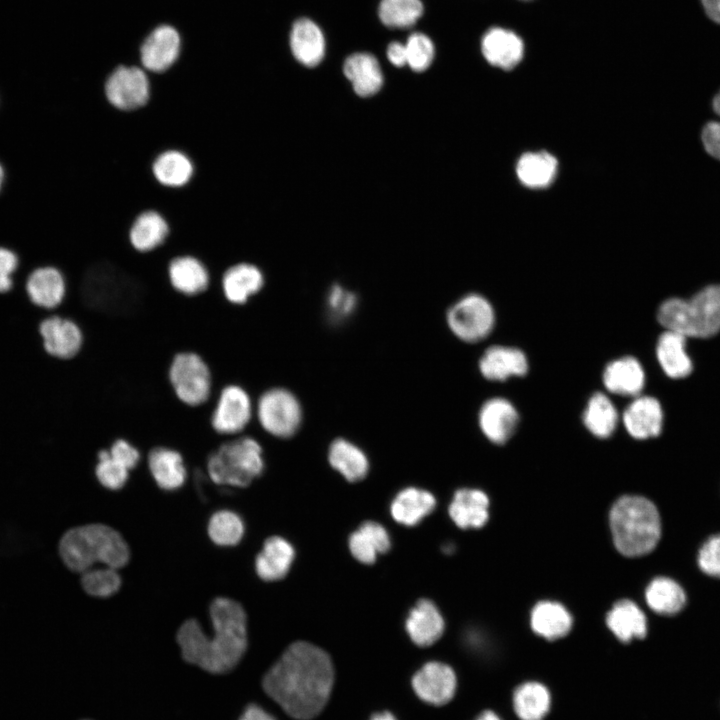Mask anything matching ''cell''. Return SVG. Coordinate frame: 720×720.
I'll use <instances>...</instances> for the list:
<instances>
[{
	"instance_id": "1",
	"label": "cell",
	"mask_w": 720,
	"mask_h": 720,
	"mask_svg": "<svg viewBox=\"0 0 720 720\" xmlns=\"http://www.w3.org/2000/svg\"><path fill=\"white\" fill-rule=\"evenodd\" d=\"M334 680L329 655L308 642H295L263 678L264 691L291 717L309 720L326 705Z\"/></svg>"
},
{
	"instance_id": "2",
	"label": "cell",
	"mask_w": 720,
	"mask_h": 720,
	"mask_svg": "<svg viewBox=\"0 0 720 720\" xmlns=\"http://www.w3.org/2000/svg\"><path fill=\"white\" fill-rule=\"evenodd\" d=\"M213 635L207 636L199 622L186 620L178 629L177 642L188 663L210 673L232 670L247 648V617L237 601L215 598L209 608Z\"/></svg>"
},
{
	"instance_id": "3",
	"label": "cell",
	"mask_w": 720,
	"mask_h": 720,
	"mask_svg": "<svg viewBox=\"0 0 720 720\" xmlns=\"http://www.w3.org/2000/svg\"><path fill=\"white\" fill-rule=\"evenodd\" d=\"M58 553L69 570L81 574L96 563L121 568L130 557L129 547L121 534L99 523L67 530L59 540Z\"/></svg>"
},
{
	"instance_id": "4",
	"label": "cell",
	"mask_w": 720,
	"mask_h": 720,
	"mask_svg": "<svg viewBox=\"0 0 720 720\" xmlns=\"http://www.w3.org/2000/svg\"><path fill=\"white\" fill-rule=\"evenodd\" d=\"M610 527L617 550L628 557L650 553L661 537L656 506L642 496H623L610 512Z\"/></svg>"
},
{
	"instance_id": "5",
	"label": "cell",
	"mask_w": 720,
	"mask_h": 720,
	"mask_svg": "<svg viewBox=\"0 0 720 720\" xmlns=\"http://www.w3.org/2000/svg\"><path fill=\"white\" fill-rule=\"evenodd\" d=\"M658 322L687 337L708 338L720 331V284L709 285L689 299L669 298L657 310Z\"/></svg>"
},
{
	"instance_id": "6",
	"label": "cell",
	"mask_w": 720,
	"mask_h": 720,
	"mask_svg": "<svg viewBox=\"0 0 720 720\" xmlns=\"http://www.w3.org/2000/svg\"><path fill=\"white\" fill-rule=\"evenodd\" d=\"M265 469L264 449L253 436H228L208 456L206 471L218 485L247 487Z\"/></svg>"
},
{
	"instance_id": "7",
	"label": "cell",
	"mask_w": 720,
	"mask_h": 720,
	"mask_svg": "<svg viewBox=\"0 0 720 720\" xmlns=\"http://www.w3.org/2000/svg\"><path fill=\"white\" fill-rule=\"evenodd\" d=\"M253 417L270 437H292L302 423V407L287 388L274 386L263 391L253 405Z\"/></svg>"
},
{
	"instance_id": "8",
	"label": "cell",
	"mask_w": 720,
	"mask_h": 720,
	"mask_svg": "<svg viewBox=\"0 0 720 720\" xmlns=\"http://www.w3.org/2000/svg\"><path fill=\"white\" fill-rule=\"evenodd\" d=\"M168 377L177 398L186 405L205 404L211 395L212 375L207 363L194 352L174 356Z\"/></svg>"
},
{
	"instance_id": "9",
	"label": "cell",
	"mask_w": 720,
	"mask_h": 720,
	"mask_svg": "<svg viewBox=\"0 0 720 720\" xmlns=\"http://www.w3.org/2000/svg\"><path fill=\"white\" fill-rule=\"evenodd\" d=\"M106 101L121 112L144 108L152 96V83L146 71L135 65H119L103 83Z\"/></svg>"
},
{
	"instance_id": "10",
	"label": "cell",
	"mask_w": 720,
	"mask_h": 720,
	"mask_svg": "<svg viewBox=\"0 0 720 720\" xmlns=\"http://www.w3.org/2000/svg\"><path fill=\"white\" fill-rule=\"evenodd\" d=\"M446 320L456 337L475 343L489 335L495 324V313L485 297L471 293L450 306Z\"/></svg>"
},
{
	"instance_id": "11",
	"label": "cell",
	"mask_w": 720,
	"mask_h": 720,
	"mask_svg": "<svg viewBox=\"0 0 720 720\" xmlns=\"http://www.w3.org/2000/svg\"><path fill=\"white\" fill-rule=\"evenodd\" d=\"M253 415V402L247 391L238 385H228L220 392L211 426L220 435L237 436L245 431Z\"/></svg>"
},
{
	"instance_id": "12",
	"label": "cell",
	"mask_w": 720,
	"mask_h": 720,
	"mask_svg": "<svg viewBox=\"0 0 720 720\" xmlns=\"http://www.w3.org/2000/svg\"><path fill=\"white\" fill-rule=\"evenodd\" d=\"M45 351L59 360H71L81 351L84 336L79 325L72 319L53 315L40 324Z\"/></svg>"
},
{
	"instance_id": "13",
	"label": "cell",
	"mask_w": 720,
	"mask_h": 720,
	"mask_svg": "<svg viewBox=\"0 0 720 720\" xmlns=\"http://www.w3.org/2000/svg\"><path fill=\"white\" fill-rule=\"evenodd\" d=\"M181 48L178 32L172 26L157 27L140 47V62L144 70L161 74L177 61Z\"/></svg>"
},
{
	"instance_id": "14",
	"label": "cell",
	"mask_w": 720,
	"mask_h": 720,
	"mask_svg": "<svg viewBox=\"0 0 720 720\" xmlns=\"http://www.w3.org/2000/svg\"><path fill=\"white\" fill-rule=\"evenodd\" d=\"M412 686L423 701L443 705L449 702L455 693L456 676L448 665L429 662L415 673Z\"/></svg>"
},
{
	"instance_id": "15",
	"label": "cell",
	"mask_w": 720,
	"mask_h": 720,
	"mask_svg": "<svg viewBox=\"0 0 720 720\" xmlns=\"http://www.w3.org/2000/svg\"><path fill=\"white\" fill-rule=\"evenodd\" d=\"M524 50L522 38L503 27L488 29L481 40V52L486 61L503 70L516 67L524 56Z\"/></svg>"
},
{
	"instance_id": "16",
	"label": "cell",
	"mask_w": 720,
	"mask_h": 720,
	"mask_svg": "<svg viewBox=\"0 0 720 720\" xmlns=\"http://www.w3.org/2000/svg\"><path fill=\"white\" fill-rule=\"evenodd\" d=\"M221 284L227 301L234 305H245L264 289L266 277L256 264L239 262L225 270Z\"/></svg>"
},
{
	"instance_id": "17",
	"label": "cell",
	"mask_w": 720,
	"mask_h": 720,
	"mask_svg": "<svg viewBox=\"0 0 720 720\" xmlns=\"http://www.w3.org/2000/svg\"><path fill=\"white\" fill-rule=\"evenodd\" d=\"M145 460L147 470L159 488L174 491L184 485L188 468L178 450L155 446L148 451Z\"/></svg>"
},
{
	"instance_id": "18",
	"label": "cell",
	"mask_w": 720,
	"mask_h": 720,
	"mask_svg": "<svg viewBox=\"0 0 720 720\" xmlns=\"http://www.w3.org/2000/svg\"><path fill=\"white\" fill-rule=\"evenodd\" d=\"M478 418L483 434L496 444L508 441L519 423V414L514 405L499 397L487 400L482 405Z\"/></svg>"
},
{
	"instance_id": "19",
	"label": "cell",
	"mask_w": 720,
	"mask_h": 720,
	"mask_svg": "<svg viewBox=\"0 0 720 720\" xmlns=\"http://www.w3.org/2000/svg\"><path fill=\"white\" fill-rule=\"evenodd\" d=\"M170 235L166 217L155 209L139 212L130 224L128 239L137 252L149 253L165 244Z\"/></svg>"
},
{
	"instance_id": "20",
	"label": "cell",
	"mask_w": 720,
	"mask_h": 720,
	"mask_svg": "<svg viewBox=\"0 0 720 720\" xmlns=\"http://www.w3.org/2000/svg\"><path fill=\"white\" fill-rule=\"evenodd\" d=\"M663 419L661 404L650 396L637 397L623 413L627 432L639 440L658 436L662 431Z\"/></svg>"
},
{
	"instance_id": "21",
	"label": "cell",
	"mask_w": 720,
	"mask_h": 720,
	"mask_svg": "<svg viewBox=\"0 0 720 720\" xmlns=\"http://www.w3.org/2000/svg\"><path fill=\"white\" fill-rule=\"evenodd\" d=\"M155 181L164 188L180 189L188 185L195 173L191 157L179 149H166L158 153L151 163Z\"/></svg>"
},
{
	"instance_id": "22",
	"label": "cell",
	"mask_w": 720,
	"mask_h": 720,
	"mask_svg": "<svg viewBox=\"0 0 720 720\" xmlns=\"http://www.w3.org/2000/svg\"><path fill=\"white\" fill-rule=\"evenodd\" d=\"M168 277L172 288L188 297L204 293L210 286V273L195 256H176L168 264Z\"/></svg>"
},
{
	"instance_id": "23",
	"label": "cell",
	"mask_w": 720,
	"mask_h": 720,
	"mask_svg": "<svg viewBox=\"0 0 720 720\" xmlns=\"http://www.w3.org/2000/svg\"><path fill=\"white\" fill-rule=\"evenodd\" d=\"M528 367L526 355L520 349L508 346H491L479 360L481 374L493 381L523 376L527 373Z\"/></svg>"
},
{
	"instance_id": "24",
	"label": "cell",
	"mask_w": 720,
	"mask_h": 720,
	"mask_svg": "<svg viewBox=\"0 0 720 720\" xmlns=\"http://www.w3.org/2000/svg\"><path fill=\"white\" fill-rule=\"evenodd\" d=\"M26 290L34 304L53 309L63 303L67 293V282L60 270L46 266L30 274Z\"/></svg>"
},
{
	"instance_id": "25",
	"label": "cell",
	"mask_w": 720,
	"mask_h": 720,
	"mask_svg": "<svg viewBox=\"0 0 720 720\" xmlns=\"http://www.w3.org/2000/svg\"><path fill=\"white\" fill-rule=\"evenodd\" d=\"M290 47L295 59L307 67L318 65L325 55V38L319 26L307 18L298 19L290 33Z\"/></svg>"
},
{
	"instance_id": "26",
	"label": "cell",
	"mask_w": 720,
	"mask_h": 720,
	"mask_svg": "<svg viewBox=\"0 0 720 720\" xmlns=\"http://www.w3.org/2000/svg\"><path fill=\"white\" fill-rule=\"evenodd\" d=\"M603 383L612 393L637 396L645 384V373L640 362L625 356L609 362L603 371Z\"/></svg>"
},
{
	"instance_id": "27",
	"label": "cell",
	"mask_w": 720,
	"mask_h": 720,
	"mask_svg": "<svg viewBox=\"0 0 720 720\" xmlns=\"http://www.w3.org/2000/svg\"><path fill=\"white\" fill-rule=\"evenodd\" d=\"M343 72L355 93L361 97L372 96L382 88L384 78L381 67L370 53L358 52L348 56Z\"/></svg>"
},
{
	"instance_id": "28",
	"label": "cell",
	"mask_w": 720,
	"mask_h": 720,
	"mask_svg": "<svg viewBox=\"0 0 720 720\" xmlns=\"http://www.w3.org/2000/svg\"><path fill=\"white\" fill-rule=\"evenodd\" d=\"M406 630L416 645L430 646L441 637L444 620L433 602L421 599L408 614Z\"/></svg>"
},
{
	"instance_id": "29",
	"label": "cell",
	"mask_w": 720,
	"mask_h": 720,
	"mask_svg": "<svg viewBox=\"0 0 720 720\" xmlns=\"http://www.w3.org/2000/svg\"><path fill=\"white\" fill-rule=\"evenodd\" d=\"M294 556V548L286 539L269 537L256 556V573L264 581L280 580L287 575Z\"/></svg>"
},
{
	"instance_id": "30",
	"label": "cell",
	"mask_w": 720,
	"mask_h": 720,
	"mask_svg": "<svg viewBox=\"0 0 720 720\" xmlns=\"http://www.w3.org/2000/svg\"><path fill=\"white\" fill-rule=\"evenodd\" d=\"M686 337L678 332L666 330L656 345V356L664 373L673 379L687 377L692 361L686 352Z\"/></svg>"
},
{
	"instance_id": "31",
	"label": "cell",
	"mask_w": 720,
	"mask_h": 720,
	"mask_svg": "<svg viewBox=\"0 0 720 720\" xmlns=\"http://www.w3.org/2000/svg\"><path fill=\"white\" fill-rule=\"evenodd\" d=\"M489 500L477 489L458 490L449 506V515L462 528H480L488 520Z\"/></svg>"
},
{
	"instance_id": "32",
	"label": "cell",
	"mask_w": 720,
	"mask_h": 720,
	"mask_svg": "<svg viewBox=\"0 0 720 720\" xmlns=\"http://www.w3.org/2000/svg\"><path fill=\"white\" fill-rule=\"evenodd\" d=\"M391 545L390 537L381 524L374 521L363 523L358 530L349 537V549L351 554L359 562L371 564L375 562L379 554L389 550Z\"/></svg>"
},
{
	"instance_id": "33",
	"label": "cell",
	"mask_w": 720,
	"mask_h": 720,
	"mask_svg": "<svg viewBox=\"0 0 720 720\" xmlns=\"http://www.w3.org/2000/svg\"><path fill=\"white\" fill-rule=\"evenodd\" d=\"M607 626L622 642L642 639L647 634V619L643 611L631 600L617 602L608 612Z\"/></svg>"
},
{
	"instance_id": "34",
	"label": "cell",
	"mask_w": 720,
	"mask_h": 720,
	"mask_svg": "<svg viewBox=\"0 0 720 720\" xmlns=\"http://www.w3.org/2000/svg\"><path fill=\"white\" fill-rule=\"evenodd\" d=\"M436 505L434 496L423 489L409 487L400 491L391 504V515L405 526L418 524Z\"/></svg>"
},
{
	"instance_id": "35",
	"label": "cell",
	"mask_w": 720,
	"mask_h": 720,
	"mask_svg": "<svg viewBox=\"0 0 720 720\" xmlns=\"http://www.w3.org/2000/svg\"><path fill=\"white\" fill-rule=\"evenodd\" d=\"M557 159L545 151L528 152L520 157L516 174L520 182L533 189L549 186L556 177Z\"/></svg>"
},
{
	"instance_id": "36",
	"label": "cell",
	"mask_w": 720,
	"mask_h": 720,
	"mask_svg": "<svg viewBox=\"0 0 720 720\" xmlns=\"http://www.w3.org/2000/svg\"><path fill=\"white\" fill-rule=\"evenodd\" d=\"M328 459L331 466L350 482L363 479L369 469L365 453L344 438L335 439L331 443Z\"/></svg>"
},
{
	"instance_id": "37",
	"label": "cell",
	"mask_w": 720,
	"mask_h": 720,
	"mask_svg": "<svg viewBox=\"0 0 720 720\" xmlns=\"http://www.w3.org/2000/svg\"><path fill=\"white\" fill-rule=\"evenodd\" d=\"M648 606L660 615H675L685 607L687 596L682 586L669 577H657L646 588Z\"/></svg>"
},
{
	"instance_id": "38",
	"label": "cell",
	"mask_w": 720,
	"mask_h": 720,
	"mask_svg": "<svg viewBox=\"0 0 720 720\" xmlns=\"http://www.w3.org/2000/svg\"><path fill=\"white\" fill-rule=\"evenodd\" d=\"M572 626L569 612L561 604L551 601L538 603L531 613L533 631L548 639L555 640L565 636Z\"/></svg>"
},
{
	"instance_id": "39",
	"label": "cell",
	"mask_w": 720,
	"mask_h": 720,
	"mask_svg": "<svg viewBox=\"0 0 720 720\" xmlns=\"http://www.w3.org/2000/svg\"><path fill=\"white\" fill-rule=\"evenodd\" d=\"M583 423L598 438H608L618 424V412L611 400L596 392L589 399L583 412Z\"/></svg>"
},
{
	"instance_id": "40",
	"label": "cell",
	"mask_w": 720,
	"mask_h": 720,
	"mask_svg": "<svg viewBox=\"0 0 720 720\" xmlns=\"http://www.w3.org/2000/svg\"><path fill=\"white\" fill-rule=\"evenodd\" d=\"M513 703L521 720H543L550 708V694L544 685L527 682L517 687Z\"/></svg>"
},
{
	"instance_id": "41",
	"label": "cell",
	"mask_w": 720,
	"mask_h": 720,
	"mask_svg": "<svg viewBox=\"0 0 720 720\" xmlns=\"http://www.w3.org/2000/svg\"><path fill=\"white\" fill-rule=\"evenodd\" d=\"M420 0H381L378 15L381 22L390 28H409L423 14Z\"/></svg>"
},
{
	"instance_id": "42",
	"label": "cell",
	"mask_w": 720,
	"mask_h": 720,
	"mask_svg": "<svg viewBox=\"0 0 720 720\" xmlns=\"http://www.w3.org/2000/svg\"><path fill=\"white\" fill-rule=\"evenodd\" d=\"M245 531V525L237 513L231 510L215 512L208 522V535L219 546L237 545Z\"/></svg>"
},
{
	"instance_id": "43",
	"label": "cell",
	"mask_w": 720,
	"mask_h": 720,
	"mask_svg": "<svg viewBox=\"0 0 720 720\" xmlns=\"http://www.w3.org/2000/svg\"><path fill=\"white\" fill-rule=\"evenodd\" d=\"M81 586L91 596L109 597L120 589L121 577L116 569L108 566L105 568H91L82 573Z\"/></svg>"
},
{
	"instance_id": "44",
	"label": "cell",
	"mask_w": 720,
	"mask_h": 720,
	"mask_svg": "<svg viewBox=\"0 0 720 720\" xmlns=\"http://www.w3.org/2000/svg\"><path fill=\"white\" fill-rule=\"evenodd\" d=\"M96 457L94 474L98 482L110 490L123 488L129 479L130 471L110 456L108 448L100 449Z\"/></svg>"
},
{
	"instance_id": "45",
	"label": "cell",
	"mask_w": 720,
	"mask_h": 720,
	"mask_svg": "<svg viewBox=\"0 0 720 720\" xmlns=\"http://www.w3.org/2000/svg\"><path fill=\"white\" fill-rule=\"evenodd\" d=\"M407 65L415 72L425 71L431 64L435 55L432 40L425 34L416 32L411 34L406 43Z\"/></svg>"
},
{
	"instance_id": "46",
	"label": "cell",
	"mask_w": 720,
	"mask_h": 720,
	"mask_svg": "<svg viewBox=\"0 0 720 720\" xmlns=\"http://www.w3.org/2000/svg\"><path fill=\"white\" fill-rule=\"evenodd\" d=\"M326 305L328 314L333 320H343L354 312L357 297L352 291L336 284L328 292Z\"/></svg>"
},
{
	"instance_id": "47",
	"label": "cell",
	"mask_w": 720,
	"mask_h": 720,
	"mask_svg": "<svg viewBox=\"0 0 720 720\" xmlns=\"http://www.w3.org/2000/svg\"><path fill=\"white\" fill-rule=\"evenodd\" d=\"M697 562L703 573L720 578V534L710 536L702 544L698 551Z\"/></svg>"
},
{
	"instance_id": "48",
	"label": "cell",
	"mask_w": 720,
	"mask_h": 720,
	"mask_svg": "<svg viewBox=\"0 0 720 720\" xmlns=\"http://www.w3.org/2000/svg\"><path fill=\"white\" fill-rule=\"evenodd\" d=\"M714 112L720 117V91L712 102ZM701 139L706 152L720 160V121H710L702 129Z\"/></svg>"
},
{
	"instance_id": "49",
	"label": "cell",
	"mask_w": 720,
	"mask_h": 720,
	"mask_svg": "<svg viewBox=\"0 0 720 720\" xmlns=\"http://www.w3.org/2000/svg\"><path fill=\"white\" fill-rule=\"evenodd\" d=\"M108 449L110 456L129 471L135 470L143 459L141 451L123 438L116 439Z\"/></svg>"
},
{
	"instance_id": "50",
	"label": "cell",
	"mask_w": 720,
	"mask_h": 720,
	"mask_svg": "<svg viewBox=\"0 0 720 720\" xmlns=\"http://www.w3.org/2000/svg\"><path fill=\"white\" fill-rule=\"evenodd\" d=\"M18 258L10 249L0 247V293H5L12 288L11 275L16 270Z\"/></svg>"
},
{
	"instance_id": "51",
	"label": "cell",
	"mask_w": 720,
	"mask_h": 720,
	"mask_svg": "<svg viewBox=\"0 0 720 720\" xmlns=\"http://www.w3.org/2000/svg\"><path fill=\"white\" fill-rule=\"evenodd\" d=\"M387 58L391 64L402 67L407 64V54L405 44L394 41L387 47Z\"/></svg>"
},
{
	"instance_id": "52",
	"label": "cell",
	"mask_w": 720,
	"mask_h": 720,
	"mask_svg": "<svg viewBox=\"0 0 720 720\" xmlns=\"http://www.w3.org/2000/svg\"><path fill=\"white\" fill-rule=\"evenodd\" d=\"M239 720H275L268 712L257 705H249Z\"/></svg>"
},
{
	"instance_id": "53",
	"label": "cell",
	"mask_w": 720,
	"mask_h": 720,
	"mask_svg": "<svg viewBox=\"0 0 720 720\" xmlns=\"http://www.w3.org/2000/svg\"><path fill=\"white\" fill-rule=\"evenodd\" d=\"M707 16L720 24V0H700Z\"/></svg>"
},
{
	"instance_id": "54",
	"label": "cell",
	"mask_w": 720,
	"mask_h": 720,
	"mask_svg": "<svg viewBox=\"0 0 720 720\" xmlns=\"http://www.w3.org/2000/svg\"><path fill=\"white\" fill-rule=\"evenodd\" d=\"M476 720H500V718L492 711H484Z\"/></svg>"
},
{
	"instance_id": "55",
	"label": "cell",
	"mask_w": 720,
	"mask_h": 720,
	"mask_svg": "<svg viewBox=\"0 0 720 720\" xmlns=\"http://www.w3.org/2000/svg\"><path fill=\"white\" fill-rule=\"evenodd\" d=\"M371 720H396L394 716L389 712H382L375 714Z\"/></svg>"
},
{
	"instance_id": "56",
	"label": "cell",
	"mask_w": 720,
	"mask_h": 720,
	"mask_svg": "<svg viewBox=\"0 0 720 720\" xmlns=\"http://www.w3.org/2000/svg\"><path fill=\"white\" fill-rule=\"evenodd\" d=\"M3 179H4V170H3L2 165L0 164V189H1V186L3 183Z\"/></svg>"
}]
</instances>
